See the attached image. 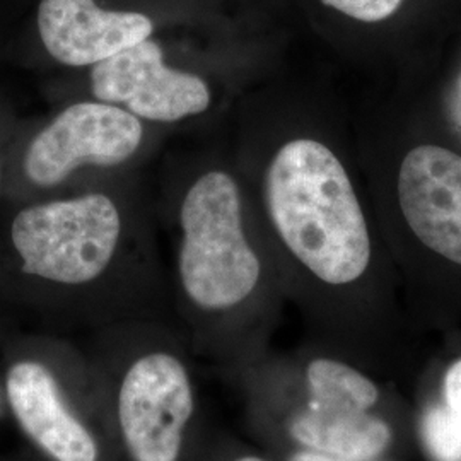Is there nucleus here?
Returning a JSON list of instances; mask_svg holds the SVG:
<instances>
[{
    "label": "nucleus",
    "instance_id": "nucleus-1",
    "mask_svg": "<svg viewBox=\"0 0 461 461\" xmlns=\"http://www.w3.org/2000/svg\"><path fill=\"white\" fill-rule=\"evenodd\" d=\"M267 215L282 243L314 277L331 285L359 279L371 240L346 167L320 140L282 144L267 166Z\"/></svg>",
    "mask_w": 461,
    "mask_h": 461
},
{
    "label": "nucleus",
    "instance_id": "nucleus-2",
    "mask_svg": "<svg viewBox=\"0 0 461 461\" xmlns=\"http://www.w3.org/2000/svg\"><path fill=\"white\" fill-rule=\"evenodd\" d=\"M178 274L188 299L205 312L241 304L258 285L262 264L243 221L240 183L222 167L197 173L178 203Z\"/></svg>",
    "mask_w": 461,
    "mask_h": 461
},
{
    "label": "nucleus",
    "instance_id": "nucleus-3",
    "mask_svg": "<svg viewBox=\"0 0 461 461\" xmlns=\"http://www.w3.org/2000/svg\"><path fill=\"white\" fill-rule=\"evenodd\" d=\"M123 230L120 202L103 190H91L21 209L11 224V241L24 274L83 285L113 264Z\"/></svg>",
    "mask_w": 461,
    "mask_h": 461
},
{
    "label": "nucleus",
    "instance_id": "nucleus-4",
    "mask_svg": "<svg viewBox=\"0 0 461 461\" xmlns=\"http://www.w3.org/2000/svg\"><path fill=\"white\" fill-rule=\"evenodd\" d=\"M146 142V123L98 99L76 101L34 135L23 169L34 186L55 188L81 169H112L131 163Z\"/></svg>",
    "mask_w": 461,
    "mask_h": 461
},
{
    "label": "nucleus",
    "instance_id": "nucleus-5",
    "mask_svg": "<svg viewBox=\"0 0 461 461\" xmlns=\"http://www.w3.org/2000/svg\"><path fill=\"white\" fill-rule=\"evenodd\" d=\"M310 400L291 422L299 445L347 460L371 461L392 443V429L371 409L378 402L375 383L354 367L316 359L306 371Z\"/></svg>",
    "mask_w": 461,
    "mask_h": 461
},
{
    "label": "nucleus",
    "instance_id": "nucleus-6",
    "mask_svg": "<svg viewBox=\"0 0 461 461\" xmlns=\"http://www.w3.org/2000/svg\"><path fill=\"white\" fill-rule=\"evenodd\" d=\"M89 93L144 123L159 125L203 115L214 101L209 81L197 72L169 66L163 45L154 38L91 67Z\"/></svg>",
    "mask_w": 461,
    "mask_h": 461
},
{
    "label": "nucleus",
    "instance_id": "nucleus-7",
    "mask_svg": "<svg viewBox=\"0 0 461 461\" xmlns=\"http://www.w3.org/2000/svg\"><path fill=\"white\" fill-rule=\"evenodd\" d=\"M194 393L183 364L165 352L140 357L120 388L118 417L133 461H176Z\"/></svg>",
    "mask_w": 461,
    "mask_h": 461
},
{
    "label": "nucleus",
    "instance_id": "nucleus-8",
    "mask_svg": "<svg viewBox=\"0 0 461 461\" xmlns=\"http://www.w3.org/2000/svg\"><path fill=\"white\" fill-rule=\"evenodd\" d=\"M398 200L413 234L434 253L461 265V156L424 144L398 173Z\"/></svg>",
    "mask_w": 461,
    "mask_h": 461
},
{
    "label": "nucleus",
    "instance_id": "nucleus-9",
    "mask_svg": "<svg viewBox=\"0 0 461 461\" xmlns=\"http://www.w3.org/2000/svg\"><path fill=\"white\" fill-rule=\"evenodd\" d=\"M36 26L50 57L72 68H91L156 30L148 14L104 9L96 0H40Z\"/></svg>",
    "mask_w": 461,
    "mask_h": 461
},
{
    "label": "nucleus",
    "instance_id": "nucleus-10",
    "mask_svg": "<svg viewBox=\"0 0 461 461\" xmlns=\"http://www.w3.org/2000/svg\"><path fill=\"white\" fill-rule=\"evenodd\" d=\"M7 396L21 428L53 460L98 461L93 436L67 411L55 379L41 364H16L7 375Z\"/></svg>",
    "mask_w": 461,
    "mask_h": 461
},
{
    "label": "nucleus",
    "instance_id": "nucleus-11",
    "mask_svg": "<svg viewBox=\"0 0 461 461\" xmlns=\"http://www.w3.org/2000/svg\"><path fill=\"white\" fill-rule=\"evenodd\" d=\"M422 436L436 461H461V420L446 405L429 409Z\"/></svg>",
    "mask_w": 461,
    "mask_h": 461
},
{
    "label": "nucleus",
    "instance_id": "nucleus-12",
    "mask_svg": "<svg viewBox=\"0 0 461 461\" xmlns=\"http://www.w3.org/2000/svg\"><path fill=\"white\" fill-rule=\"evenodd\" d=\"M407 0H320L339 16L361 24H381L402 11Z\"/></svg>",
    "mask_w": 461,
    "mask_h": 461
},
{
    "label": "nucleus",
    "instance_id": "nucleus-13",
    "mask_svg": "<svg viewBox=\"0 0 461 461\" xmlns=\"http://www.w3.org/2000/svg\"><path fill=\"white\" fill-rule=\"evenodd\" d=\"M445 405L461 420V359L446 373Z\"/></svg>",
    "mask_w": 461,
    "mask_h": 461
},
{
    "label": "nucleus",
    "instance_id": "nucleus-14",
    "mask_svg": "<svg viewBox=\"0 0 461 461\" xmlns=\"http://www.w3.org/2000/svg\"><path fill=\"white\" fill-rule=\"evenodd\" d=\"M289 461H356L340 458V456H333L329 453H321V451H314V449H306V451H299Z\"/></svg>",
    "mask_w": 461,
    "mask_h": 461
},
{
    "label": "nucleus",
    "instance_id": "nucleus-15",
    "mask_svg": "<svg viewBox=\"0 0 461 461\" xmlns=\"http://www.w3.org/2000/svg\"><path fill=\"white\" fill-rule=\"evenodd\" d=\"M236 461H264L262 458H257V456H245V458H240Z\"/></svg>",
    "mask_w": 461,
    "mask_h": 461
}]
</instances>
